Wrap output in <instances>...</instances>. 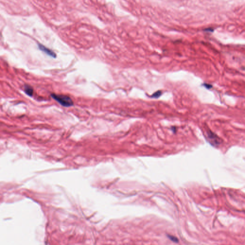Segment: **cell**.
<instances>
[{
	"label": "cell",
	"instance_id": "6da1fadb",
	"mask_svg": "<svg viewBox=\"0 0 245 245\" xmlns=\"http://www.w3.org/2000/svg\"><path fill=\"white\" fill-rule=\"evenodd\" d=\"M51 97L53 98L58 102L60 105L64 107H69L73 105V101L70 98V97L68 96L64 95H57V94H51Z\"/></svg>",
	"mask_w": 245,
	"mask_h": 245
},
{
	"label": "cell",
	"instance_id": "7a4b0ae2",
	"mask_svg": "<svg viewBox=\"0 0 245 245\" xmlns=\"http://www.w3.org/2000/svg\"><path fill=\"white\" fill-rule=\"evenodd\" d=\"M208 140L210 143L214 146H217L221 143V140L217 135L210 130H208L206 132Z\"/></svg>",
	"mask_w": 245,
	"mask_h": 245
},
{
	"label": "cell",
	"instance_id": "3957f363",
	"mask_svg": "<svg viewBox=\"0 0 245 245\" xmlns=\"http://www.w3.org/2000/svg\"><path fill=\"white\" fill-rule=\"evenodd\" d=\"M38 46L39 50L43 51V52L45 53L46 55H48V56H49L50 57H52L53 58H56V57H57L56 54L54 52V51H52V50H50V48H46V46H44V45L40 44H39L38 45Z\"/></svg>",
	"mask_w": 245,
	"mask_h": 245
},
{
	"label": "cell",
	"instance_id": "277c9868",
	"mask_svg": "<svg viewBox=\"0 0 245 245\" xmlns=\"http://www.w3.org/2000/svg\"><path fill=\"white\" fill-rule=\"evenodd\" d=\"M24 92L27 95L32 96L33 95L34 91H33V88L31 86L28 85H26L24 87Z\"/></svg>",
	"mask_w": 245,
	"mask_h": 245
},
{
	"label": "cell",
	"instance_id": "5b68a950",
	"mask_svg": "<svg viewBox=\"0 0 245 245\" xmlns=\"http://www.w3.org/2000/svg\"><path fill=\"white\" fill-rule=\"evenodd\" d=\"M161 95H162V91H158L153 93L151 97L153 98H158V97H160Z\"/></svg>",
	"mask_w": 245,
	"mask_h": 245
},
{
	"label": "cell",
	"instance_id": "8992f818",
	"mask_svg": "<svg viewBox=\"0 0 245 245\" xmlns=\"http://www.w3.org/2000/svg\"><path fill=\"white\" fill-rule=\"evenodd\" d=\"M168 237L170 239V240L173 241V242H175V243H178L179 242V239L176 237H175V236H170V235H168Z\"/></svg>",
	"mask_w": 245,
	"mask_h": 245
},
{
	"label": "cell",
	"instance_id": "52a82bcc",
	"mask_svg": "<svg viewBox=\"0 0 245 245\" xmlns=\"http://www.w3.org/2000/svg\"><path fill=\"white\" fill-rule=\"evenodd\" d=\"M203 85H204V86H205V87H206V88L208 89H209L211 88L212 87V85H210V84H204Z\"/></svg>",
	"mask_w": 245,
	"mask_h": 245
}]
</instances>
